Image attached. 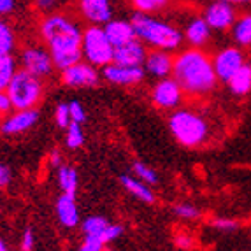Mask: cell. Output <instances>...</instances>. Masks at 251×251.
<instances>
[{
  "label": "cell",
  "instance_id": "cell-1",
  "mask_svg": "<svg viewBox=\"0 0 251 251\" xmlns=\"http://www.w3.org/2000/svg\"><path fill=\"white\" fill-rule=\"evenodd\" d=\"M41 35L50 48L54 67L60 71L83 60V30L69 16L48 14L41 21Z\"/></svg>",
  "mask_w": 251,
  "mask_h": 251
},
{
  "label": "cell",
  "instance_id": "cell-2",
  "mask_svg": "<svg viewBox=\"0 0 251 251\" xmlns=\"http://www.w3.org/2000/svg\"><path fill=\"white\" fill-rule=\"evenodd\" d=\"M172 75L181 84V88L190 95H205L213 92L218 83L213 60L199 48L177 54L174 58Z\"/></svg>",
  "mask_w": 251,
  "mask_h": 251
},
{
  "label": "cell",
  "instance_id": "cell-3",
  "mask_svg": "<svg viewBox=\"0 0 251 251\" xmlns=\"http://www.w3.org/2000/svg\"><path fill=\"white\" fill-rule=\"evenodd\" d=\"M132 25L135 28L137 39L156 50L174 51L181 46L184 35L181 30L172 26L171 23L162 20H156L153 14L146 13H135L132 16Z\"/></svg>",
  "mask_w": 251,
  "mask_h": 251
},
{
  "label": "cell",
  "instance_id": "cell-4",
  "mask_svg": "<svg viewBox=\"0 0 251 251\" xmlns=\"http://www.w3.org/2000/svg\"><path fill=\"white\" fill-rule=\"evenodd\" d=\"M169 128L177 143L186 148H197L204 144L211 134L209 123L202 114L188 109H181L172 113L169 118Z\"/></svg>",
  "mask_w": 251,
  "mask_h": 251
},
{
  "label": "cell",
  "instance_id": "cell-5",
  "mask_svg": "<svg viewBox=\"0 0 251 251\" xmlns=\"http://www.w3.org/2000/svg\"><path fill=\"white\" fill-rule=\"evenodd\" d=\"M7 93L14 109H34L41 102L44 86L41 77L30 74L25 69H20L9 83Z\"/></svg>",
  "mask_w": 251,
  "mask_h": 251
},
{
  "label": "cell",
  "instance_id": "cell-6",
  "mask_svg": "<svg viewBox=\"0 0 251 251\" xmlns=\"http://www.w3.org/2000/svg\"><path fill=\"white\" fill-rule=\"evenodd\" d=\"M83 234L84 241L79 248L81 251H102L123 234V226L109 223L104 216H88L83 222Z\"/></svg>",
  "mask_w": 251,
  "mask_h": 251
},
{
  "label": "cell",
  "instance_id": "cell-7",
  "mask_svg": "<svg viewBox=\"0 0 251 251\" xmlns=\"http://www.w3.org/2000/svg\"><path fill=\"white\" fill-rule=\"evenodd\" d=\"M83 56L95 67H105L114 58V46L104 26L92 25L83 32Z\"/></svg>",
  "mask_w": 251,
  "mask_h": 251
},
{
  "label": "cell",
  "instance_id": "cell-8",
  "mask_svg": "<svg viewBox=\"0 0 251 251\" xmlns=\"http://www.w3.org/2000/svg\"><path fill=\"white\" fill-rule=\"evenodd\" d=\"M99 79L100 75L97 72L95 65L83 60L72 63L62 71V83L69 88H93L99 84Z\"/></svg>",
  "mask_w": 251,
  "mask_h": 251
},
{
  "label": "cell",
  "instance_id": "cell-9",
  "mask_svg": "<svg viewBox=\"0 0 251 251\" xmlns=\"http://www.w3.org/2000/svg\"><path fill=\"white\" fill-rule=\"evenodd\" d=\"M20 63L21 69H25V71L37 75V77L50 75L54 67L51 53L42 50V48H26V50H23L20 54Z\"/></svg>",
  "mask_w": 251,
  "mask_h": 251
},
{
  "label": "cell",
  "instance_id": "cell-10",
  "mask_svg": "<svg viewBox=\"0 0 251 251\" xmlns=\"http://www.w3.org/2000/svg\"><path fill=\"white\" fill-rule=\"evenodd\" d=\"M144 71L143 65H123V63L111 62L107 63L102 71V75L105 77V81L118 86H132L137 84L144 79Z\"/></svg>",
  "mask_w": 251,
  "mask_h": 251
},
{
  "label": "cell",
  "instance_id": "cell-11",
  "mask_svg": "<svg viewBox=\"0 0 251 251\" xmlns=\"http://www.w3.org/2000/svg\"><path fill=\"white\" fill-rule=\"evenodd\" d=\"M184 90L176 79L171 77H163L156 83L153 88V104L160 109H176L183 100Z\"/></svg>",
  "mask_w": 251,
  "mask_h": 251
},
{
  "label": "cell",
  "instance_id": "cell-12",
  "mask_svg": "<svg viewBox=\"0 0 251 251\" xmlns=\"http://www.w3.org/2000/svg\"><path fill=\"white\" fill-rule=\"evenodd\" d=\"M243 63H244V56L237 48L222 50L213 58L214 72H216V75H218V81L228 83V79H230L232 75L243 67Z\"/></svg>",
  "mask_w": 251,
  "mask_h": 251
},
{
  "label": "cell",
  "instance_id": "cell-13",
  "mask_svg": "<svg viewBox=\"0 0 251 251\" xmlns=\"http://www.w3.org/2000/svg\"><path fill=\"white\" fill-rule=\"evenodd\" d=\"M39 120V111L37 109H16V113L9 114L5 118L2 125H0V132L4 135H20L28 132L32 126L37 123Z\"/></svg>",
  "mask_w": 251,
  "mask_h": 251
},
{
  "label": "cell",
  "instance_id": "cell-14",
  "mask_svg": "<svg viewBox=\"0 0 251 251\" xmlns=\"http://www.w3.org/2000/svg\"><path fill=\"white\" fill-rule=\"evenodd\" d=\"M205 21L214 30H228L235 23V11L232 7V2L226 0H214L204 13Z\"/></svg>",
  "mask_w": 251,
  "mask_h": 251
},
{
  "label": "cell",
  "instance_id": "cell-15",
  "mask_svg": "<svg viewBox=\"0 0 251 251\" xmlns=\"http://www.w3.org/2000/svg\"><path fill=\"white\" fill-rule=\"evenodd\" d=\"M172 67H174V58L171 56V53L165 50H153L146 54V60H144V71L146 74L153 75V77H169L172 74Z\"/></svg>",
  "mask_w": 251,
  "mask_h": 251
},
{
  "label": "cell",
  "instance_id": "cell-16",
  "mask_svg": "<svg viewBox=\"0 0 251 251\" xmlns=\"http://www.w3.org/2000/svg\"><path fill=\"white\" fill-rule=\"evenodd\" d=\"M79 11L92 25H105L113 18L111 0H79Z\"/></svg>",
  "mask_w": 251,
  "mask_h": 251
},
{
  "label": "cell",
  "instance_id": "cell-17",
  "mask_svg": "<svg viewBox=\"0 0 251 251\" xmlns=\"http://www.w3.org/2000/svg\"><path fill=\"white\" fill-rule=\"evenodd\" d=\"M146 48L141 39H134V41L122 44V46L114 48V58L113 62L123 63V65H143L146 60Z\"/></svg>",
  "mask_w": 251,
  "mask_h": 251
},
{
  "label": "cell",
  "instance_id": "cell-18",
  "mask_svg": "<svg viewBox=\"0 0 251 251\" xmlns=\"http://www.w3.org/2000/svg\"><path fill=\"white\" fill-rule=\"evenodd\" d=\"M56 216H58V222L67 228H74L79 225V209L75 204V193L62 192L56 201Z\"/></svg>",
  "mask_w": 251,
  "mask_h": 251
},
{
  "label": "cell",
  "instance_id": "cell-19",
  "mask_svg": "<svg viewBox=\"0 0 251 251\" xmlns=\"http://www.w3.org/2000/svg\"><path fill=\"white\" fill-rule=\"evenodd\" d=\"M104 30H105V34H107V37L111 39L114 48L137 39V34H135V28H134V25H132V21L109 20L104 25Z\"/></svg>",
  "mask_w": 251,
  "mask_h": 251
},
{
  "label": "cell",
  "instance_id": "cell-20",
  "mask_svg": "<svg viewBox=\"0 0 251 251\" xmlns=\"http://www.w3.org/2000/svg\"><path fill=\"white\" fill-rule=\"evenodd\" d=\"M211 26L209 23L205 21L204 16H195L190 20V23L184 28V39L190 42V46L193 48H201L204 46L205 42L209 41L211 37Z\"/></svg>",
  "mask_w": 251,
  "mask_h": 251
},
{
  "label": "cell",
  "instance_id": "cell-21",
  "mask_svg": "<svg viewBox=\"0 0 251 251\" xmlns=\"http://www.w3.org/2000/svg\"><path fill=\"white\" fill-rule=\"evenodd\" d=\"M120 183L122 186L130 193V195H134L137 201L144 202V204H155V193L151 192L150 186H148L144 181H141L139 177H132L128 174L120 177Z\"/></svg>",
  "mask_w": 251,
  "mask_h": 251
},
{
  "label": "cell",
  "instance_id": "cell-22",
  "mask_svg": "<svg viewBox=\"0 0 251 251\" xmlns=\"http://www.w3.org/2000/svg\"><path fill=\"white\" fill-rule=\"evenodd\" d=\"M230 92L237 97H243L251 92V65L243 63V67L239 69L230 79H228Z\"/></svg>",
  "mask_w": 251,
  "mask_h": 251
},
{
  "label": "cell",
  "instance_id": "cell-23",
  "mask_svg": "<svg viewBox=\"0 0 251 251\" xmlns=\"http://www.w3.org/2000/svg\"><path fill=\"white\" fill-rule=\"evenodd\" d=\"M232 35L239 46H251V14H244L232 25Z\"/></svg>",
  "mask_w": 251,
  "mask_h": 251
},
{
  "label": "cell",
  "instance_id": "cell-24",
  "mask_svg": "<svg viewBox=\"0 0 251 251\" xmlns=\"http://www.w3.org/2000/svg\"><path fill=\"white\" fill-rule=\"evenodd\" d=\"M56 171H58V184L62 192L75 193L77 184H79V177H77L75 169L71 167V165H60Z\"/></svg>",
  "mask_w": 251,
  "mask_h": 251
},
{
  "label": "cell",
  "instance_id": "cell-25",
  "mask_svg": "<svg viewBox=\"0 0 251 251\" xmlns=\"http://www.w3.org/2000/svg\"><path fill=\"white\" fill-rule=\"evenodd\" d=\"M16 48V35L7 21L0 16V54H13Z\"/></svg>",
  "mask_w": 251,
  "mask_h": 251
},
{
  "label": "cell",
  "instance_id": "cell-26",
  "mask_svg": "<svg viewBox=\"0 0 251 251\" xmlns=\"http://www.w3.org/2000/svg\"><path fill=\"white\" fill-rule=\"evenodd\" d=\"M16 71V60L13 54H0V90H7Z\"/></svg>",
  "mask_w": 251,
  "mask_h": 251
},
{
  "label": "cell",
  "instance_id": "cell-27",
  "mask_svg": "<svg viewBox=\"0 0 251 251\" xmlns=\"http://www.w3.org/2000/svg\"><path fill=\"white\" fill-rule=\"evenodd\" d=\"M65 144L69 150H77L84 144V132L81 130V123L71 122L65 128Z\"/></svg>",
  "mask_w": 251,
  "mask_h": 251
},
{
  "label": "cell",
  "instance_id": "cell-28",
  "mask_svg": "<svg viewBox=\"0 0 251 251\" xmlns=\"http://www.w3.org/2000/svg\"><path fill=\"white\" fill-rule=\"evenodd\" d=\"M132 172L135 174V177H139V179L144 181L146 184H158V181H160L155 169H151L150 165H146V163H143V162H134Z\"/></svg>",
  "mask_w": 251,
  "mask_h": 251
},
{
  "label": "cell",
  "instance_id": "cell-29",
  "mask_svg": "<svg viewBox=\"0 0 251 251\" xmlns=\"http://www.w3.org/2000/svg\"><path fill=\"white\" fill-rule=\"evenodd\" d=\"M169 4V0H132V5L135 7L137 13H146V14H155L162 9H165Z\"/></svg>",
  "mask_w": 251,
  "mask_h": 251
},
{
  "label": "cell",
  "instance_id": "cell-30",
  "mask_svg": "<svg viewBox=\"0 0 251 251\" xmlns=\"http://www.w3.org/2000/svg\"><path fill=\"white\" fill-rule=\"evenodd\" d=\"M54 122L60 128H67L71 125V113H69V104H58L54 109Z\"/></svg>",
  "mask_w": 251,
  "mask_h": 251
},
{
  "label": "cell",
  "instance_id": "cell-31",
  "mask_svg": "<svg viewBox=\"0 0 251 251\" xmlns=\"http://www.w3.org/2000/svg\"><path fill=\"white\" fill-rule=\"evenodd\" d=\"M174 214L183 218V220H195V218L201 216V211L192 204H177L174 207Z\"/></svg>",
  "mask_w": 251,
  "mask_h": 251
},
{
  "label": "cell",
  "instance_id": "cell-32",
  "mask_svg": "<svg viewBox=\"0 0 251 251\" xmlns=\"http://www.w3.org/2000/svg\"><path fill=\"white\" fill-rule=\"evenodd\" d=\"M69 113H71V120L75 123H84L86 122V109L83 107V104L77 100L69 102Z\"/></svg>",
  "mask_w": 251,
  "mask_h": 251
},
{
  "label": "cell",
  "instance_id": "cell-33",
  "mask_svg": "<svg viewBox=\"0 0 251 251\" xmlns=\"http://www.w3.org/2000/svg\"><path fill=\"white\" fill-rule=\"evenodd\" d=\"M213 226L220 232H235L237 230V222L234 220H226V218H220V220H214Z\"/></svg>",
  "mask_w": 251,
  "mask_h": 251
},
{
  "label": "cell",
  "instance_id": "cell-34",
  "mask_svg": "<svg viewBox=\"0 0 251 251\" xmlns=\"http://www.w3.org/2000/svg\"><path fill=\"white\" fill-rule=\"evenodd\" d=\"M58 2L60 0H32V4L39 13H53Z\"/></svg>",
  "mask_w": 251,
  "mask_h": 251
},
{
  "label": "cell",
  "instance_id": "cell-35",
  "mask_svg": "<svg viewBox=\"0 0 251 251\" xmlns=\"http://www.w3.org/2000/svg\"><path fill=\"white\" fill-rule=\"evenodd\" d=\"M35 246V234L32 228H25V232H23V235H21V244L20 248L23 251H30L34 250Z\"/></svg>",
  "mask_w": 251,
  "mask_h": 251
},
{
  "label": "cell",
  "instance_id": "cell-36",
  "mask_svg": "<svg viewBox=\"0 0 251 251\" xmlns=\"http://www.w3.org/2000/svg\"><path fill=\"white\" fill-rule=\"evenodd\" d=\"M13 102H11V97H9L7 90H0V116L9 114L13 111Z\"/></svg>",
  "mask_w": 251,
  "mask_h": 251
},
{
  "label": "cell",
  "instance_id": "cell-37",
  "mask_svg": "<svg viewBox=\"0 0 251 251\" xmlns=\"http://www.w3.org/2000/svg\"><path fill=\"white\" fill-rule=\"evenodd\" d=\"M16 9V0H0V16H7Z\"/></svg>",
  "mask_w": 251,
  "mask_h": 251
},
{
  "label": "cell",
  "instance_id": "cell-38",
  "mask_svg": "<svg viewBox=\"0 0 251 251\" xmlns=\"http://www.w3.org/2000/svg\"><path fill=\"white\" fill-rule=\"evenodd\" d=\"M9 183H11V171L4 163H0V188H5Z\"/></svg>",
  "mask_w": 251,
  "mask_h": 251
},
{
  "label": "cell",
  "instance_id": "cell-39",
  "mask_svg": "<svg viewBox=\"0 0 251 251\" xmlns=\"http://www.w3.org/2000/svg\"><path fill=\"white\" fill-rule=\"evenodd\" d=\"M192 239L184 237V235H181V237H176V246L177 248H183V250H186V248H192Z\"/></svg>",
  "mask_w": 251,
  "mask_h": 251
},
{
  "label": "cell",
  "instance_id": "cell-40",
  "mask_svg": "<svg viewBox=\"0 0 251 251\" xmlns=\"http://www.w3.org/2000/svg\"><path fill=\"white\" fill-rule=\"evenodd\" d=\"M51 163H53L56 169L62 165V155H60L58 151H53V153H51Z\"/></svg>",
  "mask_w": 251,
  "mask_h": 251
},
{
  "label": "cell",
  "instance_id": "cell-41",
  "mask_svg": "<svg viewBox=\"0 0 251 251\" xmlns=\"http://www.w3.org/2000/svg\"><path fill=\"white\" fill-rule=\"evenodd\" d=\"M226 2H232V4H251V0H226Z\"/></svg>",
  "mask_w": 251,
  "mask_h": 251
},
{
  "label": "cell",
  "instance_id": "cell-42",
  "mask_svg": "<svg viewBox=\"0 0 251 251\" xmlns=\"http://www.w3.org/2000/svg\"><path fill=\"white\" fill-rule=\"evenodd\" d=\"M9 250V246L5 244V241L2 237H0V251H7Z\"/></svg>",
  "mask_w": 251,
  "mask_h": 251
}]
</instances>
